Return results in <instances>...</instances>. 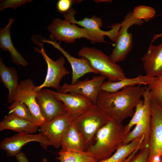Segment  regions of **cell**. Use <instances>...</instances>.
Returning <instances> with one entry per match:
<instances>
[{
    "instance_id": "1",
    "label": "cell",
    "mask_w": 162,
    "mask_h": 162,
    "mask_svg": "<svg viewBox=\"0 0 162 162\" xmlns=\"http://www.w3.org/2000/svg\"><path fill=\"white\" fill-rule=\"evenodd\" d=\"M146 89L142 85L131 86L113 92L100 91L96 104L112 118L122 123L132 117Z\"/></svg>"
},
{
    "instance_id": "2",
    "label": "cell",
    "mask_w": 162,
    "mask_h": 162,
    "mask_svg": "<svg viewBox=\"0 0 162 162\" xmlns=\"http://www.w3.org/2000/svg\"><path fill=\"white\" fill-rule=\"evenodd\" d=\"M128 134L122 123L112 119L97 131L85 151L93 155L98 162L104 160L122 146Z\"/></svg>"
},
{
    "instance_id": "3",
    "label": "cell",
    "mask_w": 162,
    "mask_h": 162,
    "mask_svg": "<svg viewBox=\"0 0 162 162\" xmlns=\"http://www.w3.org/2000/svg\"><path fill=\"white\" fill-rule=\"evenodd\" d=\"M78 56L87 59L97 74L108 80L115 82L126 77L120 66L112 62L109 56L99 49L83 47L78 52Z\"/></svg>"
},
{
    "instance_id": "4",
    "label": "cell",
    "mask_w": 162,
    "mask_h": 162,
    "mask_svg": "<svg viewBox=\"0 0 162 162\" xmlns=\"http://www.w3.org/2000/svg\"><path fill=\"white\" fill-rule=\"evenodd\" d=\"M72 117L84 139L86 149L92 143L99 129L112 119L96 104H93L84 112Z\"/></svg>"
},
{
    "instance_id": "5",
    "label": "cell",
    "mask_w": 162,
    "mask_h": 162,
    "mask_svg": "<svg viewBox=\"0 0 162 162\" xmlns=\"http://www.w3.org/2000/svg\"><path fill=\"white\" fill-rule=\"evenodd\" d=\"M40 36L35 35L32 38V40L38 46L39 48L35 47L34 50L41 54L47 65V71L45 80L41 85L36 86L35 91L38 92L44 87H52L57 90L61 86L60 82L64 76L70 74V71L64 67L65 59L61 56L56 61L50 58L46 53L43 46V40L41 42Z\"/></svg>"
},
{
    "instance_id": "6",
    "label": "cell",
    "mask_w": 162,
    "mask_h": 162,
    "mask_svg": "<svg viewBox=\"0 0 162 162\" xmlns=\"http://www.w3.org/2000/svg\"><path fill=\"white\" fill-rule=\"evenodd\" d=\"M47 29L51 36L56 40L73 43L78 39L85 38L94 43H102L86 29L78 27L65 20L55 18Z\"/></svg>"
},
{
    "instance_id": "7",
    "label": "cell",
    "mask_w": 162,
    "mask_h": 162,
    "mask_svg": "<svg viewBox=\"0 0 162 162\" xmlns=\"http://www.w3.org/2000/svg\"><path fill=\"white\" fill-rule=\"evenodd\" d=\"M142 20L135 18L132 12L128 13L121 23V26L115 42V46L109 56L111 61L117 63L123 61L130 52L132 46V36L129 28L134 25H141Z\"/></svg>"
},
{
    "instance_id": "8",
    "label": "cell",
    "mask_w": 162,
    "mask_h": 162,
    "mask_svg": "<svg viewBox=\"0 0 162 162\" xmlns=\"http://www.w3.org/2000/svg\"><path fill=\"white\" fill-rule=\"evenodd\" d=\"M150 128L147 162H152L162 155V106L151 100Z\"/></svg>"
},
{
    "instance_id": "9",
    "label": "cell",
    "mask_w": 162,
    "mask_h": 162,
    "mask_svg": "<svg viewBox=\"0 0 162 162\" xmlns=\"http://www.w3.org/2000/svg\"><path fill=\"white\" fill-rule=\"evenodd\" d=\"M76 11L72 8L66 14H63L64 20L70 23L80 26L86 29L94 36L105 42L104 36H108L112 41L115 42L118 32L121 26V23H115L110 27L111 29L108 31H104L101 29L103 26L101 18L93 15L89 18L85 17L80 20H76L74 17Z\"/></svg>"
},
{
    "instance_id": "10",
    "label": "cell",
    "mask_w": 162,
    "mask_h": 162,
    "mask_svg": "<svg viewBox=\"0 0 162 162\" xmlns=\"http://www.w3.org/2000/svg\"><path fill=\"white\" fill-rule=\"evenodd\" d=\"M36 86L30 79L21 81L14 101L24 103L29 109L32 122L38 127L42 126L46 122L42 116L37 102L35 91Z\"/></svg>"
},
{
    "instance_id": "11",
    "label": "cell",
    "mask_w": 162,
    "mask_h": 162,
    "mask_svg": "<svg viewBox=\"0 0 162 162\" xmlns=\"http://www.w3.org/2000/svg\"><path fill=\"white\" fill-rule=\"evenodd\" d=\"M106 78L100 75L77 81L74 84L64 83L56 90L62 93H73L83 96L96 104L101 87Z\"/></svg>"
},
{
    "instance_id": "12",
    "label": "cell",
    "mask_w": 162,
    "mask_h": 162,
    "mask_svg": "<svg viewBox=\"0 0 162 162\" xmlns=\"http://www.w3.org/2000/svg\"><path fill=\"white\" fill-rule=\"evenodd\" d=\"M32 142H39L45 149L51 146L48 140L41 133L33 134L22 132L4 138L0 143V147L6 152L8 156L15 157L21 151L23 146Z\"/></svg>"
},
{
    "instance_id": "13",
    "label": "cell",
    "mask_w": 162,
    "mask_h": 162,
    "mask_svg": "<svg viewBox=\"0 0 162 162\" xmlns=\"http://www.w3.org/2000/svg\"><path fill=\"white\" fill-rule=\"evenodd\" d=\"M37 99L41 114L46 121L68 113L63 103L47 89L37 92Z\"/></svg>"
},
{
    "instance_id": "14",
    "label": "cell",
    "mask_w": 162,
    "mask_h": 162,
    "mask_svg": "<svg viewBox=\"0 0 162 162\" xmlns=\"http://www.w3.org/2000/svg\"><path fill=\"white\" fill-rule=\"evenodd\" d=\"M73 120V117L68 113L46 122L40 127L39 131L47 138L51 146L58 148L61 146L64 134Z\"/></svg>"
},
{
    "instance_id": "15",
    "label": "cell",
    "mask_w": 162,
    "mask_h": 162,
    "mask_svg": "<svg viewBox=\"0 0 162 162\" xmlns=\"http://www.w3.org/2000/svg\"><path fill=\"white\" fill-rule=\"evenodd\" d=\"M143 101L146 104L145 112L141 120L134 129L127 135L122 145L127 144L135 139L144 135V142L148 144L150 128V104L152 100L149 90L146 88L143 95Z\"/></svg>"
},
{
    "instance_id": "16",
    "label": "cell",
    "mask_w": 162,
    "mask_h": 162,
    "mask_svg": "<svg viewBox=\"0 0 162 162\" xmlns=\"http://www.w3.org/2000/svg\"><path fill=\"white\" fill-rule=\"evenodd\" d=\"M43 43H47L52 44L55 48L58 50L69 63L72 71L71 84H74L78 81L80 78L86 74L90 73L97 74L86 59L83 58H78L72 56L56 41L43 39Z\"/></svg>"
},
{
    "instance_id": "17",
    "label": "cell",
    "mask_w": 162,
    "mask_h": 162,
    "mask_svg": "<svg viewBox=\"0 0 162 162\" xmlns=\"http://www.w3.org/2000/svg\"><path fill=\"white\" fill-rule=\"evenodd\" d=\"M50 91L64 105L68 113L73 117L84 112L93 104L89 100L80 95L73 93H62Z\"/></svg>"
},
{
    "instance_id": "18",
    "label": "cell",
    "mask_w": 162,
    "mask_h": 162,
    "mask_svg": "<svg viewBox=\"0 0 162 162\" xmlns=\"http://www.w3.org/2000/svg\"><path fill=\"white\" fill-rule=\"evenodd\" d=\"M146 75L157 77L162 74V43L158 45L150 44L142 58Z\"/></svg>"
},
{
    "instance_id": "19",
    "label": "cell",
    "mask_w": 162,
    "mask_h": 162,
    "mask_svg": "<svg viewBox=\"0 0 162 162\" xmlns=\"http://www.w3.org/2000/svg\"><path fill=\"white\" fill-rule=\"evenodd\" d=\"M14 22V19L11 17L7 25L0 28V47L4 51L9 52L11 60L14 64L27 67L29 65L28 63L17 50L12 41L10 28Z\"/></svg>"
},
{
    "instance_id": "20",
    "label": "cell",
    "mask_w": 162,
    "mask_h": 162,
    "mask_svg": "<svg viewBox=\"0 0 162 162\" xmlns=\"http://www.w3.org/2000/svg\"><path fill=\"white\" fill-rule=\"evenodd\" d=\"M38 127L32 122L9 114L0 122V131L10 130L18 133L36 132Z\"/></svg>"
},
{
    "instance_id": "21",
    "label": "cell",
    "mask_w": 162,
    "mask_h": 162,
    "mask_svg": "<svg viewBox=\"0 0 162 162\" xmlns=\"http://www.w3.org/2000/svg\"><path fill=\"white\" fill-rule=\"evenodd\" d=\"M155 77L140 75L131 78H125L117 81L107 80L102 84L100 90L106 92H117L127 87L137 85H148L152 83Z\"/></svg>"
},
{
    "instance_id": "22",
    "label": "cell",
    "mask_w": 162,
    "mask_h": 162,
    "mask_svg": "<svg viewBox=\"0 0 162 162\" xmlns=\"http://www.w3.org/2000/svg\"><path fill=\"white\" fill-rule=\"evenodd\" d=\"M0 76L1 81L9 91L8 100L12 103L14 100L19 86L18 76L16 69L12 67H8L0 58Z\"/></svg>"
},
{
    "instance_id": "23",
    "label": "cell",
    "mask_w": 162,
    "mask_h": 162,
    "mask_svg": "<svg viewBox=\"0 0 162 162\" xmlns=\"http://www.w3.org/2000/svg\"><path fill=\"white\" fill-rule=\"evenodd\" d=\"M62 149L85 151L84 139L73 120L65 130L61 142Z\"/></svg>"
},
{
    "instance_id": "24",
    "label": "cell",
    "mask_w": 162,
    "mask_h": 162,
    "mask_svg": "<svg viewBox=\"0 0 162 162\" xmlns=\"http://www.w3.org/2000/svg\"><path fill=\"white\" fill-rule=\"evenodd\" d=\"M145 138L143 135L135 139L129 143L122 146L108 158L98 162H123L131 153L142 147Z\"/></svg>"
},
{
    "instance_id": "25",
    "label": "cell",
    "mask_w": 162,
    "mask_h": 162,
    "mask_svg": "<svg viewBox=\"0 0 162 162\" xmlns=\"http://www.w3.org/2000/svg\"><path fill=\"white\" fill-rule=\"evenodd\" d=\"M56 158L60 162H98L91 154L86 151L60 149Z\"/></svg>"
},
{
    "instance_id": "26",
    "label": "cell",
    "mask_w": 162,
    "mask_h": 162,
    "mask_svg": "<svg viewBox=\"0 0 162 162\" xmlns=\"http://www.w3.org/2000/svg\"><path fill=\"white\" fill-rule=\"evenodd\" d=\"M9 114H11L25 119L32 122L31 112L27 106L23 102L15 100L8 106Z\"/></svg>"
},
{
    "instance_id": "27",
    "label": "cell",
    "mask_w": 162,
    "mask_h": 162,
    "mask_svg": "<svg viewBox=\"0 0 162 162\" xmlns=\"http://www.w3.org/2000/svg\"><path fill=\"white\" fill-rule=\"evenodd\" d=\"M152 100L162 106V74L147 87Z\"/></svg>"
},
{
    "instance_id": "28",
    "label": "cell",
    "mask_w": 162,
    "mask_h": 162,
    "mask_svg": "<svg viewBox=\"0 0 162 162\" xmlns=\"http://www.w3.org/2000/svg\"><path fill=\"white\" fill-rule=\"evenodd\" d=\"M145 107V103L142 100L136 106L135 112L131 119L128 124L124 126L126 133L128 134L130 132L131 128L141 120L143 115Z\"/></svg>"
},
{
    "instance_id": "29",
    "label": "cell",
    "mask_w": 162,
    "mask_h": 162,
    "mask_svg": "<svg viewBox=\"0 0 162 162\" xmlns=\"http://www.w3.org/2000/svg\"><path fill=\"white\" fill-rule=\"evenodd\" d=\"M135 18L139 20H148L155 15V11L152 8L145 5H140L135 7L132 12Z\"/></svg>"
},
{
    "instance_id": "30",
    "label": "cell",
    "mask_w": 162,
    "mask_h": 162,
    "mask_svg": "<svg viewBox=\"0 0 162 162\" xmlns=\"http://www.w3.org/2000/svg\"><path fill=\"white\" fill-rule=\"evenodd\" d=\"M32 0H1L0 10L2 11L5 9L11 7L15 9L19 7L32 2Z\"/></svg>"
},
{
    "instance_id": "31",
    "label": "cell",
    "mask_w": 162,
    "mask_h": 162,
    "mask_svg": "<svg viewBox=\"0 0 162 162\" xmlns=\"http://www.w3.org/2000/svg\"><path fill=\"white\" fill-rule=\"evenodd\" d=\"M148 144L140 150L130 162H147L148 156Z\"/></svg>"
},
{
    "instance_id": "32",
    "label": "cell",
    "mask_w": 162,
    "mask_h": 162,
    "mask_svg": "<svg viewBox=\"0 0 162 162\" xmlns=\"http://www.w3.org/2000/svg\"><path fill=\"white\" fill-rule=\"evenodd\" d=\"M73 2L71 0H58L57 4L58 10L61 13L68 11L70 9Z\"/></svg>"
},
{
    "instance_id": "33",
    "label": "cell",
    "mask_w": 162,
    "mask_h": 162,
    "mask_svg": "<svg viewBox=\"0 0 162 162\" xmlns=\"http://www.w3.org/2000/svg\"><path fill=\"white\" fill-rule=\"evenodd\" d=\"M18 162H29L25 154L21 151L15 156Z\"/></svg>"
},
{
    "instance_id": "34",
    "label": "cell",
    "mask_w": 162,
    "mask_h": 162,
    "mask_svg": "<svg viewBox=\"0 0 162 162\" xmlns=\"http://www.w3.org/2000/svg\"><path fill=\"white\" fill-rule=\"evenodd\" d=\"M162 38V32L160 34H156L154 35L151 41V43H153L157 39Z\"/></svg>"
},
{
    "instance_id": "35",
    "label": "cell",
    "mask_w": 162,
    "mask_h": 162,
    "mask_svg": "<svg viewBox=\"0 0 162 162\" xmlns=\"http://www.w3.org/2000/svg\"><path fill=\"white\" fill-rule=\"evenodd\" d=\"M48 160L46 158H42L41 162H47Z\"/></svg>"
},
{
    "instance_id": "36",
    "label": "cell",
    "mask_w": 162,
    "mask_h": 162,
    "mask_svg": "<svg viewBox=\"0 0 162 162\" xmlns=\"http://www.w3.org/2000/svg\"><path fill=\"white\" fill-rule=\"evenodd\" d=\"M158 162H162V155L160 157Z\"/></svg>"
}]
</instances>
